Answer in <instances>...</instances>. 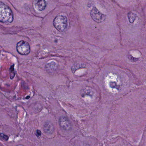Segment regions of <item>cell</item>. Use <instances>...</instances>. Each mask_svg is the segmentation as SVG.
<instances>
[{
  "label": "cell",
  "instance_id": "cell-1",
  "mask_svg": "<svg viewBox=\"0 0 146 146\" xmlns=\"http://www.w3.org/2000/svg\"><path fill=\"white\" fill-rule=\"evenodd\" d=\"M13 20V15L10 8L0 1V22L10 23Z\"/></svg>",
  "mask_w": 146,
  "mask_h": 146
},
{
  "label": "cell",
  "instance_id": "cell-2",
  "mask_svg": "<svg viewBox=\"0 0 146 146\" xmlns=\"http://www.w3.org/2000/svg\"><path fill=\"white\" fill-rule=\"evenodd\" d=\"M53 25L57 31L63 32L67 28V19L66 16L63 15L56 16L53 21Z\"/></svg>",
  "mask_w": 146,
  "mask_h": 146
},
{
  "label": "cell",
  "instance_id": "cell-3",
  "mask_svg": "<svg viewBox=\"0 0 146 146\" xmlns=\"http://www.w3.org/2000/svg\"><path fill=\"white\" fill-rule=\"evenodd\" d=\"M16 50L20 54L22 55H28L31 51V48L28 42L25 41H19L16 45Z\"/></svg>",
  "mask_w": 146,
  "mask_h": 146
},
{
  "label": "cell",
  "instance_id": "cell-4",
  "mask_svg": "<svg viewBox=\"0 0 146 146\" xmlns=\"http://www.w3.org/2000/svg\"><path fill=\"white\" fill-rule=\"evenodd\" d=\"M90 15L93 20L98 23L104 22L106 19V16L101 13L97 8L94 7L90 12Z\"/></svg>",
  "mask_w": 146,
  "mask_h": 146
},
{
  "label": "cell",
  "instance_id": "cell-5",
  "mask_svg": "<svg viewBox=\"0 0 146 146\" xmlns=\"http://www.w3.org/2000/svg\"><path fill=\"white\" fill-rule=\"evenodd\" d=\"M59 124L62 128L66 131H68L72 129V123L66 117H61L59 120Z\"/></svg>",
  "mask_w": 146,
  "mask_h": 146
},
{
  "label": "cell",
  "instance_id": "cell-6",
  "mask_svg": "<svg viewBox=\"0 0 146 146\" xmlns=\"http://www.w3.org/2000/svg\"><path fill=\"white\" fill-rule=\"evenodd\" d=\"M33 4L35 9L38 11H43L46 7V2L45 0H34Z\"/></svg>",
  "mask_w": 146,
  "mask_h": 146
},
{
  "label": "cell",
  "instance_id": "cell-7",
  "mask_svg": "<svg viewBox=\"0 0 146 146\" xmlns=\"http://www.w3.org/2000/svg\"><path fill=\"white\" fill-rule=\"evenodd\" d=\"M81 94L82 98H86L87 97V98H93L94 97V91L92 89V88H86L83 90H82Z\"/></svg>",
  "mask_w": 146,
  "mask_h": 146
},
{
  "label": "cell",
  "instance_id": "cell-8",
  "mask_svg": "<svg viewBox=\"0 0 146 146\" xmlns=\"http://www.w3.org/2000/svg\"><path fill=\"white\" fill-rule=\"evenodd\" d=\"M44 131L45 133H53L54 130V128L53 125L49 123H46L44 127Z\"/></svg>",
  "mask_w": 146,
  "mask_h": 146
},
{
  "label": "cell",
  "instance_id": "cell-9",
  "mask_svg": "<svg viewBox=\"0 0 146 146\" xmlns=\"http://www.w3.org/2000/svg\"><path fill=\"white\" fill-rule=\"evenodd\" d=\"M0 136H1V137H2L3 139L6 140H7L8 139L7 136L1 133V134H0Z\"/></svg>",
  "mask_w": 146,
  "mask_h": 146
},
{
  "label": "cell",
  "instance_id": "cell-10",
  "mask_svg": "<svg viewBox=\"0 0 146 146\" xmlns=\"http://www.w3.org/2000/svg\"><path fill=\"white\" fill-rule=\"evenodd\" d=\"M36 135L37 137H39L40 135H42V133H41V132L39 130H37L36 131Z\"/></svg>",
  "mask_w": 146,
  "mask_h": 146
}]
</instances>
